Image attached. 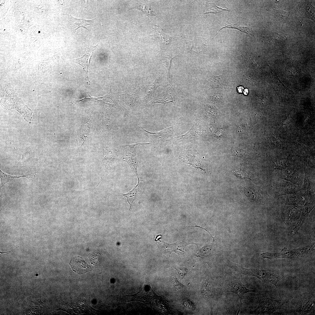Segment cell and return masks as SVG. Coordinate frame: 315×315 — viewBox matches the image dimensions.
Wrapping results in <instances>:
<instances>
[{
	"mask_svg": "<svg viewBox=\"0 0 315 315\" xmlns=\"http://www.w3.org/2000/svg\"><path fill=\"white\" fill-rule=\"evenodd\" d=\"M225 28L236 29L242 32L247 34H250L251 35H252V30L251 28L244 26V25H239L237 24H236L231 25L226 24L219 30L218 32L216 34L215 36L223 28Z\"/></svg>",
	"mask_w": 315,
	"mask_h": 315,
	"instance_id": "obj_17",
	"label": "cell"
},
{
	"mask_svg": "<svg viewBox=\"0 0 315 315\" xmlns=\"http://www.w3.org/2000/svg\"><path fill=\"white\" fill-rule=\"evenodd\" d=\"M225 290L226 292H231L236 294L239 298L241 305L244 295L249 292H256L255 290L247 289L242 283L238 277L232 276L225 281Z\"/></svg>",
	"mask_w": 315,
	"mask_h": 315,
	"instance_id": "obj_5",
	"label": "cell"
},
{
	"mask_svg": "<svg viewBox=\"0 0 315 315\" xmlns=\"http://www.w3.org/2000/svg\"><path fill=\"white\" fill-rule=\"evenodd\" d=\"M230 155L232 156L238 157L244 160L249 156L246 150L236 147L231 148L230 151Z\"/></svg>",
	"mask_w": 315,
	"mask_h": 315,
	"instance_id": "obj_19",
	"label": "cell"
},
{
	"mask_svg": "<svg viewBox=\"0 0 315 315\" xmlns=\"http://www.w3.org/2000/svg\"><path fill=\"white\" fill-rule=\"evenodd\" d=\"M94 20H87L76 18L71 16L70 20V26L74 32V34L76 30L80 27L85 28L88 30L86 26L91 24Z\"/></svg>",
	"mask_w": 315,
	"mask_h": 315,
	"instance_id": "obj_13",
	"label": "cell"
},
{
	"mask_svg": "<svg viewBox=\"0 0 315 315\" xmlns=\"http://www.w3.org/2000/svg\"><path fill=\"white\" fill-rule=\"evenodd\" d=\"M214 242L212 245L206 246L201 249L198 251L197 255L198 257H205L210 255L214 249Z\"/></svg>",
	"mask_w": 315,
	"mask_h": 315,
	"instance_id": "obj_20",
	"label": "cell"
},
{
	"mask_svg": "<svg viewBox=\"0 0 315 315\" xmlns=\"http://www.w3.org/2000/svg\"><path fill=\"white\" fill-rule=\"evenodd\" d=\"M211 84L213 88H223L227 86L228 83L224 76L213 75L211 78Z\"/></svg>",
	"mask_w": 315,
	"mask_h": 315,
	"instance_id": "obj_14",
	"label": "cell"
},
{
	"mask_svg": "<svg viewBox=\"0 0 315 315\" xmlns=\"http://www.w3.org/2000/svg\"><path fill=\"white\" fill-rule=\"evenodd\" d=\"M94 38H92L91 41H89L88 47L85 54L80 58L73 60L74 62L80 64L83 67L85 80L88 84L90 83L88 75L90 59L92 52L95 49L99 43L98 42L97 44L95 46H93L92 43Z\"/></svg>",
	"mask_w": 315,
	"mask_h": 315,
	"instance_id": "obj_8",
	"label": "cell"
},
{
	"mask_svg": "<svg viewBox=\"0 0 315 315\" xmlns=\"http://www.w3.org/2000/svg\"><path fill=\"white\" fill-rule=\"evenodd\" d=\"M315 249V243L297 249L288 250L286 248H283L279 253H270L268 252L261 254L264 258L269 259L284 258L291 259L304 256L312 252Z\"/></svg>",
	"mask_w": 315,
	"mask_h": 315,
	"instance_id": "obj_3",
	"label": "cell"
},
{
	"mask_svg": "<svg viewBox=\"0 0 315 315\" xmlns=\"http://www.w3.org/2000/svg\"><path fill=\"white\" fill-rule=\"evenodd\" d=\"M206 8L207 10L205 13H217L221 12L229 11L228 8L223 9L218 6L214 3L206 2Z\"/></svg>",
	"mask_w": 315,
	"mask_h": 315,
	"instance_id": "obj_18",
	"label": "cell"
},
{
	"mask_svg": "<svg viewBox=\"0 0 315 315\" xmlns=\"http://www.w3.org/2000/svg\"><path fill=\"white\" fill-rule=\"evenodd\" d=\"M173 267L177 272L178 277L181 280L183 279L189 271V269L185 267L175 266Z\"/></svg>",
	"mask_w": 315,
	"mask_h": 315,
	"instance_id": "obj_22",
	"label": "cell"
},
{
	"mask_svg": "<svg viewBox=\"0 0 315 315\" xmlns=\"http://www.w3.org/2000/svg\"><path fill=\"white\" fill-rule=\"evenodd\" d=\"M234 175L241 179H249L251 180L250 175L246 172L242 170H238L234 171Z\"/></svg>",
	"mask_w": 315,
	"mask_h": 315,
	"instance_id": "obj_26",
	"label": "cell"
},
{
	"mask_svg": "<svg viewBox=\"0 0 315 315\" xmlns=\"http://www.w3.org/2000/svg\"><path fill=\"white\" fill-rule=\"evenodd\" d=\"M13 250H12L9 251H7V252H2V251H0V256H1L3 254H4V253H7L8 254V253H10V252H11Z\"/></svg>",
	"mask_w": 315,
	"mask_h": 315,
	"instance_id": "obj_28",
	"label": "cell"
},
{
	"mask_svg": "<svg viewBox=\"0 0 315 315\" xmlns=\"http://www.w3.org/2000/svg\"><path fill=\"white\" fill-rule=\"evenodd\" d=\"M69 264L73 271L78 274H84L91 270L90 266L79 257L73 258Z\"/></svg>",
	"mask_w": 315,
	"mask_h": 315,
	"instance_id": "obj_10",
	"label": "cell"
},
{
	"mask_svg": "<svg viewBox=\"0 0 315 315\" xmlns=\"http://www.w3.org/2000/svg\"><path fill=\"white\" fill-rule=\"evenodd\" d=\"M88 126L86 127H85L83 129L82 128V133L79 137V144L80 147H82L83 146L88 137L90 131V128H88Z\"/></svg>",
	"mask_w": 315,
	"mask_h": 315,
	"instance_id": "obj_23",
	"label": "cell"
},
{
	"mask_svg": "<svg viewBox=\"0 0 315 315\" xmlns=\"http://www.w3.org/2000/svg\"><path fill=\"white\" fill-rule=\"evenodd\" d=\"M10 97H4L1 99V106L6 109L16 110L22 115L27 122L31 123L33 113L32 110L16 95Z\"/></svg>",
	"mask_w": 315,
	"mask_h": 315,
	"instance_id": "obj_4",
	"label": "cell"
},
{
	"mask_svg": "<svg viewBox=\"0 0 315 315\" xmlns=\"http://www.w3.org/2000/svg\"><path fill=\"white\" fill-rule=\"evenodd\" d=\"M134 8H137L141 10L147 16L153 15L157 17L153 13V12L151 10L148 4H139L138 5L136 6Z\"/></svg>",
	"mask_w": 315,
	"mask_h": 315,
	"instance_id": "obj_21",
	"label": "cell"
},
{
	"mask_svg": "<svg viewBox=\"0 0 315 315\" xmlns=\"http://www.w3.org/2000/svg\"><path fill=\"white\" fill-rule=\"evenodd\" d=\"M170 283L172 287L174 289L176 290H180L184 286L176 278L174 277L171 278Z\"/></svg>",
	"mask_w": 315,
	"mask_h": 315,
	"instance_id": "obj_24",
	"label": "cell"
},
{
	"mask_svg": "<svg viewBox=\"0 0 315 315\" xmlns=\"http://www.w3.org/2000/svg\"><path fill=\"white\" fill-rule=\"evenodd\" d=\"M226 265L234 271L239 273L248 276H253L263 282L271 283L274 285L281 297L277 286V284L280 280V278L276 274L267 271L245 268L237 264L231 262L228 260H227Z\"/></svg>",
	"mask_w": 315,
	"mask_h": 315,
	"instance_id": "obj_2",
	"label": "cell"
},
{
	"mask_svg": "<svg viewBox=\"0 0 315 315\" xmlns=\"http://www.w3.org/2000/svg\"><path fill=\"white\" fill-rule=\"evenodd\" d=\"M146 132L151 142L153 147H157L166 141L175 131L176 127H172L155 132H151L142 128Z\"/></svg>",
	"mask_w": 315,
	"mask_h": 315,
	"instance_id": "obj_7",
	"label": "cell"
},
{
	"mask_svg": "<svg viewBox=\"0 0 315 315\" xmlns=\"http://www.w3.org/2000/svg\"><path fill=\"white\" fill-rule=\"evenodd\" d=\"M249 92L248 90L247 89H245L244 91V94L246 95L248 94Z\"/></svg>",
	"mask_w": 315,
	"mask_h": 315,
	"instance_id": "obj_30",
	"label": "cell"
},
{
	"mask_svg": "<svg viewBox=\"0 0 315 315\" xmlns=\"http://www.w3.org/2000/svg\"><path fill=\"white\" fill-rule=\"evenodd\" d=\"M144 284L141 289L136 293L127 295V302L139 301L152 308L160 309L163 305L162 300L153 291L150 286L148 277H145Z\"/></svg>",
	"mask_w": 315,
	"mask_h": 315,
	"instance_id": "obj_1",
	"label": "cell"
},
{
	"mask_svg": "<svg viewBox=\"0 0 315 315\" xmlns=\"http://www.w3.org/2000/svg\"><path fill=\"white\" fill-rule=\"evenodd\" d=\"M283 303L281 300L269 298L264 299L259 302L258 307L250 312L253 314H270L279 308Z\"/></svg>",
	"mask_w": 315,
	"mask_h": 315,
	"instance_id": "obj_6",
	"label": "cell"
},
{
	"mask_svg": "<svg viewBox=\"0 0 315 315\" xmlns=\"http://www.w3.org/2000/svg\"><path fill=\"white\" fill-rule=\"evenodd\" d=\"M36 163V160L30 148L27 150L22 155L21 159L18 165L21 167H26L34 165Z\"/></svg>",
	"mask_w": 315,
	"mask_h": 315,
	"instance_id": "obj_12",
	"label": "cell"
},
{
	"mask_svg": "<svg viewBox=\"0 0 315 315\" xmlns=\"http://www.w3.org/2000/svg\"><path fill=\"white\" fill-rule=\"evenodd\" d=\"M182 305L186 308L192 311H194L196 309V307L194 303L190 300L187 298H184L181 301Z\"/></svg>",
	"mask_w": 315,
	"mask_h": 315,
	"instance_id": "obj_25",
	"label": "cell"
},
{
	"mask_svg": "<svg viewBox=\"0 0 315 315\" xmlns=\"http://www.w3.org/2000/svg\"><path fill=\"white\" fill-rule=\"evenodd\" d=\"M35 175L31 176H29L28 175L19 176H12L4 173L0 170L1 187H2L5 184L11 181L13 179L18 178L21 177H25L28 178H31L34 176Z\"/></svg>",
	"mask_w": 315,
	"mask_h": 315,
	"instance_id": "obj_16",
	"label": "cell"
},
{
	"mask_svg": "<svg viewBox=\"0 0 315 315\" xmlns=\"http://www.w3.org/2000/svg\"><path fill=\"white\" fill-rule=\"evenodd\" d=\"M155 38L160 42L165 45L168 44L170 40V37L164 33L163 29L159 26L155 25Z\"/></svg>",
	"mask_w": 315,
	"mask_h": 315,
	"instance_id": "obj_15",
	"label": "cell"
},
{
	"mask_svg": "<svg viewBox=\"0 0 315 315\" xmlns=\"http://www.w3.org/2000/svg\"><path fill=\"white\" fill-rule=\"evenodd\" d=\"M263 41L265 43H271L272 41L271 36H263Z\"/></svg>",
	"mask_w": 315,
	"mask_h": 315,
	"instance_id": "obj_27",
	"label": "cell"
},
{
	"mask_svg": "<svg viewBox=\"0 0 315 315\" xmlns=\"http://www.w3.org/2000/svg\"><path fill=\"white\" fill-rule=\"evenodd\" d=\"M148 144V143H138L134 144L124 145L128 148L126 150V153L125 156V161L128 163L131 168L132 167L136 170V173L138 162L136 160L134 147L135 146H139Z\"/></svg>",
	"mask_w": 315,
	"mask_h": 315,
	"instance_id": "obj_9",
	"label": "cell"
},
{
	"mask_svg": "<svg viewBox=\"0 0 315 315\" xmlns=\"http://www.w3.org/2000/svg\"><path fill=\"white\" fill-rule=\"evenodd\" d=\"M201 292L204 298L211 304L213 295V290L211 282L206 276L203 278Z\"/></svg>",
	"mask_w": 315,
	"mask_h": 315,
	"instance_id": "obj_11",
	"label": "cell"
},
{
	"mask_svg": "<svg viewBox=\"0 0 315 315\" xmlns=\"http://www.w3.org/2000/svg\"><path fill=\"white\" fill-rule=\"evenodd\" d=\"M243 90V88L242 87H239L238 88V90L239 92H242Z\"/></svg>",
	"mask_w": 315,
	"mask_h": 315,
	"instance_id": "obj_29",
	"label": "cell"
}]
</instances>
